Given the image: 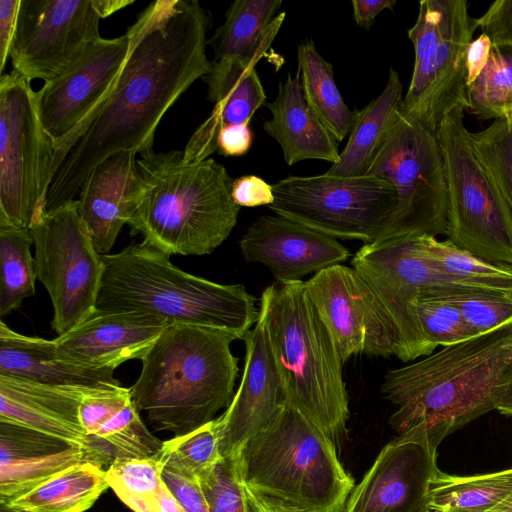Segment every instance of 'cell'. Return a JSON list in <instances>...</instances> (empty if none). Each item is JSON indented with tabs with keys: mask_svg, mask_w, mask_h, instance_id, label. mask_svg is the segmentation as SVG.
Returning a JSON list of instances; mask_svg holds the SVG:
<instances>
[{
	"mask_svg": "<svg viewBox=\"0 0 512 512\" xmlns=\"http://www.w3.org/2000/svg\"><path fill=\"white\" fill-rule=\"evenodd\" d=\"M266 105L271 118L263 129L278 142L287 165L307 159L333 165L339 160L338 142L307 104L299 71L279 82L276 97Z\"/></svg>",
	"mask_w": 512,
	"mask_h": 512,
	"instance_id": "484cf974",
	"label": "cell"
},
{
	"mask_svg": "<svg viewBox=\"0 0 512 512\" xmlns=\"http://www.w3.org/2000/svg\"><path fill=\"white\" fill-rule=\"evenodd\" d=\"M136 155L124 151L108 156L93 168L80 189L79 214L101 255L111 250L149 189Z\"/></svg>",
	"mask_w": 512,
	"mask_h": 512,
	"instance_id": "ffe728a7",
	"label": "cell"
},
{
	"mask_svg": "<svg viewBox=\"0 0 512 512\" xmlns=\"http://www.w3.org/2000/svg\"><path fill=\"white\" fill-rule=\"evenodd\" d=\"M413 311L421 336L431 352L477 337L452 304L435 298L419 297Z\"/></svg>",
	"mask_w": 512,
	"mask_h": 512,
	"instance_id": "ab89813d",
	"label": "cell"
},
{
	"mask_svg": "<svg viewBox=\"0 0 512 512\" xmlns=\"http://www.w3.org/2000/svg\"><path fill=\"white\" fill-rule=\"evenodd\" d=\"M235 456L246 486L302 512H344L354 488L333 441L288 403Z\"/></svg>",
	"mask_w": 512,
	"mask_h": 512,
	"instance_id": "52a82bcc",
	"label": "cell"
},
{
	"mask_svg": "<svg viewBox=\"0 0 512 512\" xmlns=\"http://www.w3.org/2000/svg\"><path fill=\"white\" fill-rule=\"evenodd\" d=\"M243 340L246 353L239 387L225 412L215 419L222 458L237 455L288 403L260 317Z\"/></svg>",
	"mask_w": 512,
	"mask_h": 512,
	"instance_id": "e0dca14e",
	"label": "cell"
},
{
	"mask_svg": "<svg viewBox=\"0 0 512 512\" xmlns=\"http://www.w3.org/2000/svg\"><path fill=\"white\" fill-rule=\"evenodd\" d=\"M353 18L356 24L364 29H369L377 15L384 9H392L395 0H353Z\"/></svg>",
	"mask_w": 512,
	"mask_h": 512,
	"instance_id": "c3c4849f",
	"label": "cell"
},
{
	"mask_svg": "<svg viewBox=\"0 0 512 512\" xmlns=\"http://www.w3.org/2000/svg\"><path fill=\"white\" fill-rule=\"evenodd\" d=\"M473 150L512 213V116L471 133Z\"/></svg>",
	"mask_w": 512,
	"mask_h": 512,
	"instance_id": "f35d334b",
	"label": "cell"
},
{
	"mask_svg": "<svg viewBox=\"0 0 512 512\" xmlns=\"http://www.w3.org/2000/svg\"><path fill=\"white\" fill-rule=\"evenodd\" d=\"M413 242L429 267L451 284L512 291V266L485 261L449 240L429 235H413Z\"/></svg>",
	"mask_w": 512,
	"mask_h": 512,
	"instance_id": "4dcf8cb0",
	"label": "cell"
},
{
	"mask_svg": "<svg viewBox=\"0 0 512 512\" xmlns=\"http://www.w3.org/2000/svg\"><path fill=\"white\" fill-rule=\"evenodd\" d=\"M495 409L501 414L512 416V355L502 374Z\"/></svg>",
	"mask_w": 512,
	"mask_h": 512,
	"instance_id": "f907efd6",
	"label": "cell"
},
{
	"mask_svg": "<svg viewBox=\"0 0 512 512\" xmlns=\"http://www.w3.org/2000/svg\"><path fill=\"white\" fill-rule=\"evenodd\" d=\"M30 228L0 221V316L20 307L35 292L37 278Z\"/></svg>",
	"mask_w": 512,
	"mask_h": 512,
	"instance_id": "836d02e7",
	"label": "cell"
},
{
	"mask_svg": "<svg viewBox=\"0 0 512 512\" xmlns=\"http://www.w3.org/2000/svg\"><path fill=\"white\" fill-rule=\"evenodd\" d=\"M0 375L43 384L117 385L114 369H93L66 357L55 340L20 334L0 322Z\"/></svg>",
	"mask_w": 512,
	"mask_h": 512,
	"instance_id": "4316f807",
	"label": "cell"
},
{
	"mask_svg": "<svg viewBox=\"0 0 512 512\" xmlns=\"http://www.w3.org/2000/svg\"><path fill=\"white\" fill-rule=\"evenodd\" d=\"M106 470L80 463L4 504L17 512H84L108 489Z\"/></svg>",
	"mask_w": 512,
	"mask_h": 512,
	"instance_id": "f546056e",
	"label": "cell"
},
{
	"mask_svg": "<svg viewBox=\"0 0 512 512\" xmlns=\"http://www.w3.org/2000/svg\"><path fill=\"white\" fill-rule=\"evenodd\" d=\"M281 0H237L207 41L215 59L237 58L254 65L266 54L285 19Z\"/></svg>",
	"mask_w": 512,
	"mask_h": 512,
	"instance_id": "83f0119b",
	"label": "cell"
},
{
	"mask_svg": "<svg viewBox=\"0 0 512 512\" xmlns=\"http://www.w3.org/2000/svg\"><path fill=\"white\" fill-rule=\"evenodd\" d=\"M231 197L239 207L269 206L274 201L272 185L256 175H245L234 179Z\"/></svg>",
	"mask_w": 512,
	"mask_h": 512,
	"instance_id": "ee69618b",
	"label": "cell"
},
{
	"mask_svg": "<svg viewBox=\"0 0 512 512\" xmlns=\"http://www.w3.org/2000/svg\"><path fill=\"white\" fill-rule=\"evenodd\" d=\"M305 283L343 365L358 354L400 359L395 324L375 289L356 269L333 265Z\"/></svg>",
	"mask_w": 512,
	"mask_h": 512,
	"instance_id": "9a60e30c",
	"label": "cell"
},
{
	"mask_svg": "<svg viewBox=\"0 0 512 512\" xmlns=\"http://www.w3.org/2000/svg\"><path fill=\"white\" fill-rule=\"evenodd\" d=\"M468 109L482 120L512 116V45L492 46L484 70L468 86Z\"/></svg>",
	"mask_w": 512,
	"mask_h": 512,
	"instance_id": "d590c367",
	"label": "cell"
},
{
	"mask_svg": "<svg viewBox=\"0 0 512 512\" xmlns=\"http://www.w3.org/2000/svg\"><path fill=\"white\" fill-rule=\"evenodd\" d=\"M269 209L334 238L373 243L391 217L396 191L375 175L289 176L272 184Z\"/></svg>",
	"mask_w": 512,
	"mask_h": 512,
	"instance_id": "7c38bea8",
	"label": "cell"
},
{
	"mask_svg": "<svg viewBox=\"0 0 512 512\" xmlns=\"http://www.w3.org/2000/svg\"><path fill=\"white\" fill-rule=\"evenodd\" d=\"M160 453L165 464L200 483L222 459L215 419L190 433L164 441Z\"/></svg>",
	"mask_w": 512,
	"mask_h": 512,
	"instance_id": "74e56055",
	"label": "cell"
},
{
	"mask_svg": "<svg viewBox=\"0 0 512 512\" xmlns=\"http://www.w3.org/2000/svg\"><path fill=\"white\" fill-rule=\"evenodd\" d=\"M89 388L0 375V421L19 424L86 449L87 435L79 408Z\"/></svg>",
	"mask_w": 512,
	"mask_h": 512,
	"instance_id": "d4e9b609",
	"label": "cell"
},
{
	"mask_svg": "<svg viewBox=\"0 0 512 512\" xmlns=\"http://www.w3.org/2000/svg\"><path fill=\"white\" fill-rule=\"evenodd\" d=\"M298 71L305 100L339 143L350 134L358 110L344 102L335 83L332 64L321 56L312 40L297 49Z\"/></svg>",
	"mask_w": 512,
	"mask_h": 512,
	"instance_id": "1f68e13d",
	"label": "cell"
},
{
	"mask_svg": "<svg viewBox=\"0 0 512 512\" xmlns=\"http://www.w3.org/2000/svg\"><path fill=\"white\" fill-rule=\"evenodd\" d=\"M93 0H20L9 59L12 70L48 82L100 38Z\"/></svg>",
	"mask_w": 512,
	"mask_h": 512,
	"instance_id": "2e32d148",
	"label": "cell"
},
{
	"mask_svg": "<svg viewBox=\"0 0 512 512\" xmlns=\"http://www.w3.org/2000/svg\"><path fill=\"white\" fill-rule=\"evenodd\" d=\"M210 17L197 0L150 3L127 32L130 51L102 110L70 149L46 197L45 212L75 199L102 160L153 148L155 130L179 97L212 68Z\"/></svg>",
	"mask_w": 512,
	"mask_h": 512,
	"instance_id": "6da1fadb",
	"label": "cell"
},
{
	"mask_svg": "<svg viewBox=\"0 0 512 512\" xmlns=\"http://www.w3.org/2000/svg\"><path fill=\"white\" fill-rule=\"evenodd\" d=\"M489 512H512V494Z\"/></svg>",
	"mask_w": 512,
	"mask_h": 512,
	"instance_id": "db71d44e",
	"label": "cell"
},
{
	"mask_svg": "<svg viewBox=\"0 0 512 512\" xmlns=\"http://www.w3.org/2000/svg\"><path fill=\"white\" fill-rule=\"evenodd\" d=\"M403 85L391 68L384 90L363 109L358 110L348 142L328 175L353 177L365 175L386 133L395 121L403 102Z\"/></svg>",
	"mask_w": 512,
	"mask_h": 512,
	"instance_id": "f1b7e54d",
	"label": "cell"
},
{
	"mask_svg": "<svg viewBox=\"0 0 512 512\" xmlns=\"http://www.w3.org/2000/svg\"><path fill=\"white\" fill-rule=\"evenodd\" d=\"M86 462L91 463L87 450L80 444L0 421V504Z\"/></svg>",
	"mask_w": 512,
	"mask_h": 512,
	"instance_id": "603a6c76",
	"label": "cell"
},
{
	"mask_svg": "<svg viewBox=\"0 0 512 512\" xmlns=\"http://www.w3.org/2000/svg\"><path fill=\"white\" fill-rule=\"evenodd\" d=\"M54 146L40 120L31 81L0 78V221L30 228L45 212Z\"/></svg>",
	"mask_w": 512,
	"mask_h": 512,
	"instance_id": "8fae6325",
	"label": "cell"
},
{
	"mask_svg": "<svg viewBox=\"0 0 512 512\" xmlns=\"http://www.w3.org/2000/svg\"><path fill=\"white\" fill-rule=\"evenodd\" d=\"M0 512H17V511H15L5 505L0 504Z\"/></svg>",
	"mask_w": 512,
	"mask_h": 512,
	"instance_id": "11a10c76",
	"label": "cell"
},
{
	"mask_svg": "<svg viewBox=\"0 0 512 512\" xmlns=\"http://www.w3.org/2000/svg\"><path fill=\"white\" fill-rule=\"evenodd\" d=\"M199 485L209 512H248L245 486L235 455L222 458Z\"/></svg>",
	"mask_w": 512,
	"mask_h": 512,
	"instance_id": "60d3db41",
	"label": "cell"
},
{
	"mask_svg": "<svg viewBox=\"0 0 512 512\" xmlns=\"http://www.w3.org/2000/svg\"><path fill=\"white\" fill-rule=\"evenodd\" d=\"M166 326L165 322L148 315L95 309L54 340L66 357L80 365L115 370L128 360H141Z\"/></svg>",
	"mask_w": 512,
	"mask_h": 512,
	"instance_id": "7402d4cb",
	"label": "cell"
},
{
	"mask_svg": "<svg viewBox=\"0 0 512 512\" xmlns=\"http://www.w3.org/2000/svg\"><path fill=\"white\" fill-rule=\"evenodd\" d=\"M79 415L90 462L105 470L117 459L150 457L162 447L140 418L130 388L120 384L89 388Z\"/></svg>",
	"mask_w": 512,
	"mask_h": 512,
	"instance_id": "44dd1931",
	"label": "cell"
},
{
	"mask_svg": "<svg viewBox=\"0 0 512 512\" xmlns=\"http://www.w3.org/2000/svg\"><path fill=\"white\" fill-rule=\"evenodd\" d=\"M137 165L149 189L128 222L133 234L168 255L210 254L228 238L240 207L222 164L187 162L183 151L150 148L139 153Z\"/></svg>",
	"mask_w": 512,
	"mask_h": 512,
	"instance_id": "5b68a950",
	"label": "cell"
},
{
	"mask_svg": "<svg viewBox=\"0 0 512 512\" xmlns=\"http://www.w3.org/2000/svg\"><path fill=\"white\" fill-rule=\"evenodd\" d=\"M37 279L53 305L51 326L69 332L96 309L103 266L81 220L76 199L44 212L30 226Z\"/></svg>",
	"mask_w": 512,
	"mask_h": 512,
	"instance_id": "4fadbf2b",
	"label": "cell"
},
{
	"mask_svg": "<svg viewBox=\"0 0 512 512\" xmlns=\"http://www.w3.org/2000/svg\"><path fill=\"white\" fill-rule=\"evenodd\" d=\"M491 48L492 44L490 39L483 33L476 39H473L469 44L466 54L468 86L474 82L484 70L489 59Z\"/></svg>",
	"mask_w": 512,
	"mask_h": 512,
	"instance_id": "7dc6e473",
	"label": "cell"
},
{
	"mask_svg": "<svg viewBox=\"0 0 512 512\" xmlns=\"http://www.w3.org/2000/svg\"><path fill=\"white\" fill-rule=\"evenodd\" d=\"M163 481L172 495L187 512H209L208 504L199 483L165 464Z\"/></svg>",
	"mask_w": 512,
	"mask_h": 512,
	"instance_id": "7bdbcfd3",
	"label": "cell"
},
{
	"mask_svg": "<svg viewBox=\"0 0 512 512\" xmlns=\"http://www.w3.org/2000/svg\"><path fill=\"white\" fill-rule=\"evenodd\" d=\"M470 134L462 107L436 130L447 185V240L485 261L512 266V213L478 160Z\"/></svg>",
	"mask_w": 512,
	"mask_h": 512,
	"instance_id": "9c48e42d",
	"label": "cell"
},
{
	"mask_svg": "<svg viewBox=\"0 0 512 512\" xmlns=\"http://www.w3.org/2000/svg\"><path fill=\"white\" fill-rule=\"evenodd\" d=\"M20 0H0V71L9 59V50L15 30Z\"/></svg>",
	"mask_w": 512,
	"mask_h": 512,
	"instance_id": "bcb514c9",
	"label": "cell"
},
{
	"mask_svg": "<svg viewBox=\"0 0 512 512\" xmlns=\"http://www.w3.org/2000/svg\"><path fill=\"white\" fill-rule=\"evenodd\" d=\"M478 28L466 0H422L407 31L414 68L400 111L432 131L453 109H468L466 54Z\"/></svg>",
	"mask_w": 512,
	"mask_h": 512,
	"instance_id": "ba28073f",
	"label": "cell"
},
{
	"mask_svg": "<svg viewBox=\"0 0 512 512\" xmlns=\"http://www.w3.org/2000/svg\"><path fill=\"white\" fill-rule=\"evenodd\" d=\"M96 309L135 312L167 325L216 328L243 339L259 319L256 298L241 284H219L191 275L170 255L143 241L101 255Z\"/></svg>",
	"mask_w": 512,
	"mask_h": 512,
	"instance_id": "3957f363",
	"label": "cell"
},
{
	"mask_svg": "<svg viewBox=\"0 0 512 512\" xmlns=\"http://www.w3.org/2000/svg\"><path fill=\"white\" fill-rule=\"evenodd\" d=\"M239 244L244 259L266 266L277 282L302 280L350 257L336 238L277 214L256 219Z\"/></svg>",
	"mask_w": 512,
	"mask_h": 512,
	"instance_id": "d6986e66",
	"label": "cell"
},
{
	"mask_svg": "<svg viewBox=\"0 0 512 512\" xmlns=\"http://www.w3.org/2000/svg\"><path fill=\"white\" fill-rule=\"evenodd\" d=\"M245 486V493L248 503V512H302L297 508L291 507L283 502L265 496L248 486Z\"/></svg>",
	"mask_w": 512,
	"mask_h": 512,
	"instance_id": "681fc988",
	"label": "cell"
},
{
	"mask_svg": "<svg viewBox=\"0 0 512 512\" xmlns=\"http://www.w3.org/2000/svg\"><path fill=\"white\" fill-rule=\"evenodd\" d=\"M204 80L208 87L207 98L215 105L183 151L187 162L207 159L217 150L221 128L250 123L254 113L266 100L255 65L242 59L214 60Z\"/></svg>",
	"mask_w": 512,
	"mask_h": 512,
	"instance_id": "cb8c5ba5",
	"label": "cell"
},
{
	"mask_svg": "<svg viewBox=\"0 0 512 512\" xmlns=\"http://www.w3.org/2000/svg\"><path fill=\"white\" fill-rule=\"evenodd\" d=\"M437 452L396 437L353 488L344 512H431L428 494L439 471Z\"/></svg>",
	"mask_w": 512,
	"mask_h": 512,
	"instance_id": "ac0fdd59",
	"label": "cell"
},
{
	"mask_svg": "<svg viewBox=\"0 0 512 512\" xmlns=\"http://www.w3.org/2000/svg\"><path fill=\"white\" fill-rule=\"evenodd\" d=\"M419 297L454 305L477 336L512 324V291L455 287L429 290Z\"/></svg>",
	"mask_w": 512,
	"mask_h": 512,
	"instance_id": "8d00e7d4",
	"label": "cell"
},
{
	"mask_svg": "<svg viewBox=\"0 0 512 512\" xmlns=\"http://www.w3.org/2000/svg\"><path fill=\"white\" fill-rule=\"evenodd\" d=\"M512 494V468L456 476L438 471L429 488L431 512H489Z\"/></svg>",
	"mask_w": 512,
	"mask_h": 512,
	"instance_id": "d6a6232c",
	"label": "cell"
},
{
	"mask_svg": "<svg viewBox=\"0 0 512 512\" xmlns=\"http://www.w3.org/2000/svg\"><path fill=\"white\" fill-rule=\"evenodd\" d=\"M157 512H187L172 495L167 486L163 485L156 498Z\"/></svg>",
	"mask_w": 512,
	"mask_h": 512,
	"instance_id": "816d5d0a",
	"label": "cell"
},
{
	"mask_svg": "<svg viewBox=\"0 0 512 512\" xmlns=\"http://www.w3.org/2000/svg\"><path fill=\"white\" fill-rule=\"evenodd\" d=\"M130 44L128 32L111 39L100 37L60 75L35 91L40 120L54 146V176L111 95Z\"/></svg>",
	"mask_w": 512,
	"mask_h": 512,
	"instance_id": "5bb4252c",
	"label": "cell"
},
{
	"mask_svg": "<svg viewBox=\"0 0 512 512\" xmlns=\"http://www.w3.org/2000/svg\"><path fill=\"white\" fill-rule=\"evenodd\" d=\"M476 23L492 46L512 45V0H496Z\"/></svg>",
	"mask_w": 512,
	"mask_h": 512,
	"instance_id": "b9f144b4",
	"label": "cell"
},
{
	"mask_svg": "<svg viewBox=\"0 0 512 512\" xmlns=\"http://www.w3.org/2000/svg\"><path fill=\"white\" fill-rule=\"evenodd\" d=\"M259 311L288 404L341 447L349 419L343 364L305 281L271 284L262 293Z\"/></svg>",
	"mask_w": 512,
	"mask_h": 512,
	"instance_id": "8992f818",
	"label": "cell"
},
{
	"mask_svg": "<svg viewBox=\"0 0 512 512\" xmlns=\"http://www.w3.org/2000/svg\"><path fill=\"white\" fill-rule=\"evenodd\" d=\"M366 174L388 180L397 197L391 217L374 242L447 234V185L436 131L399 110Z\"/></svg>",
	"mask_w": 512,
	"mask_h": 512,
	"instance_id": "30bf717a",
	"label": "cell"
},
{
	"mask_svg": "<svg viewBox=\"0 0 512 512\" xmlns=\"http://www.w3.org/2000/svg\"><path fill=\"white\" fill-rule=\"evenodd\" d=\"M250 123L222 127L217 142V151L223 156H241L246 154L253 140Z\"/></svg>",
	"mask_w": 512,
	"mask_h": 512,
	"instance_id": "f6af8a7d",
	"label": "cell"
},
{
	"mask_svg": "<svg viewBox=\"0 0 512 512\" xmlns=\"http://www.w3.org/2000/svg\"><path fill=\"white\" fill-rule=\"evenodd\" d=\"M164 466L160 451L150 457L120 458L106 470V479L132 511L156 512V498L164 485Z\"/></svg>",
	"mask_w": 512,
	"mask_h": 512,
	"instance_id": "e575fe53",
	"label": "cell"
},
{
	"mask_svg": "<svg viewBox=\"0 0 512 512\" xmlns=\"http://www.w3.org/2000/svg\"><path fill=\"white\" fill-rule=\"evenodd\" d=\"M227 331L197 325H167L142 356L130 387L138 411L156 430L185 435L213 421L228 407L238 375V359Z\"/></svg>",
	"mask_w": 512,
	"mask_h": 512,
	"instance_id": "277c9868",
	"label": "cell"
},
{
	"mask_svg": "<svg viewBox=\"0 0 512 512\" xmlns=\"http://www.w3.org/2000/svg\"><path fill=\"white\" fill-rule=\"evenodd\" d=\"M133 3L134 0H93L94 8L101 19L107 18Z\"/></svg>",
	"mask_w": 512,
	"mask_h": 512,
	"instance_id": "f5cc1de1",
	"label": "cell"
},
{
	"mask_svg": "<svg viewBox=\"0 0 512 512\" xmlns=\"http://www.w3.org/2000/svg\"><path fill=\"white\" fill-rule=\"evenodd\" d=\"M512 355V324L389 370L381 385L398 406L389 423L400 438L437 452L450 434L495 410Z\"/></svg>",
	"mask_w": 512,
	"mask_h": 512,
	"instance_id": "7a4b0ae2",
	"label": "cell"
}]
</instances>
